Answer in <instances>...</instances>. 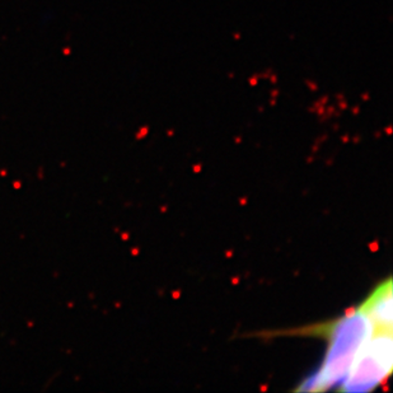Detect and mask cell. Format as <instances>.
I'll return each mask as SVG.
<instances>
[{
    "instance_id": "obj_1",
    "label": "cell",
    "mask_w": 393,
    "mask_h": 393,
    "mask_svg": "<svg viewBox=\"0 0 393 393\" xmlns=\"http://www.w3.org/2000/svg\"><path fill=\"white\" fill-rule=\"evenodd\" d=\"M373 332L369 317L360 307L327 323L301 328L299 335L319 336L327 340V350L321 366L308 375L297 392H326L337 390L348 377L355 356Z\"/></svg>"
},
{
    "instance_id": "obj_2",
    "label": "cell",
    "mask_w": 393,
    "mask_h": 393,
    "mask_svg": "<svg viewBox=\"0 0 393 393\" xmlns=\"http://www.w3.org/2000/svg\"><path fill=\"white\" fill-rule=\"evenodd\" d=\"M392 328L373 327V332L355 356L350 372L339 391L372 392L392 373Z\"/></svg>"
},
{
    "instance_id": "obj_3",
    "label": "cell",
    "mask_w": 393,
    "mask_h": 393,
    "mask_svg": "<svg viewBox=\"0 0 393 393\" xmlns=\"http://www.w3.org/2000/svg\"><path fill=\"white\" fill-rule=\"evenodd\" d=\"M360 306L366 316L369 317L373 327L392 328L393 298L391 277L382 281Z\"/></svg>"
}]
</instances>
